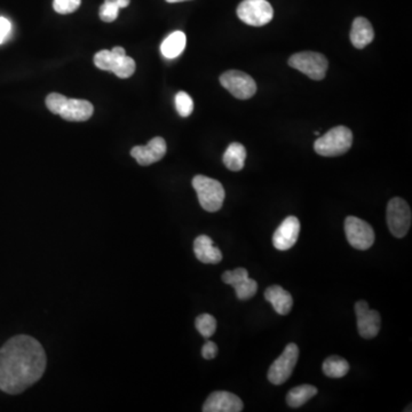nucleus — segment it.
<instances>
[{
    "label": "nucleus",
    "mask_w": 412,
    "mask_h": 412,
    "mask_svg": "<svg viewBox=\"0 0 412 412\" xmlns=\"http://www.w3.org/2000/svg\"><path fill=\"white\" fill-rule=\"evenodd\" d=\"M46 363L44 349L35 338H11L0 349V389L11 395L24 392L43 377Z\"/></svg>",
    "instance_id": "1"
},
{
    "label": "nucleus",
    "mask_w": 412,
    "mask_h": 412,
    "mask_svg": "<svg viewBox=\"0 0 412 412\" xmlns=\"http://www.w3.org/2000/svg\"><path fill=\"white\" fill-rule=\"evenodd\" d=\"M46 107L54 115L69 122H85L92 117L94 108L86 100L69 99L60 93H51L46 98Z\"/></svg>",
    "instance_id": "2"
},
{
    "label": "nucleus",
    "mask_w": 412,
    "mask_h": 412,
    "mask_svg": "<svg viewBox=\"0 0 412 412\" xmlns=\"http://www.w3.org/2000/svg\"><path fill=\"white\" fill-rule=\"evenodd\" d=\"M94 64L105 71H111L119 78L131 77L135 71V61L126 56L123 47H113V50H103L94 56Z\"/></svg>",
    "instance_id": "3"
},
{
    "label": "nucleus",
    "mask_w": 412,
    "mask_h": 412,
    "mask_svg": "<svg viewBox=\"0 0 412 412\" xmlns=\"http://www.w3.org/2000/svg\"><path fill=\"white\" fill-rule=\"evenodd\" d=\"M353 145V133L346 126H337L319 138L314 143L317 154L324 157H337L346 154Z\"/></svg>",
    "instance_id": "4"
},
{
    "label": "nucleus",
    "mask_w": 412,
    "mask_h": 412,
    "mask_svg": "<svg viewBox=\"0 0 412 412\" xmlns=\"http://www.w3.org/2000/svg\"><path fill=\"white\" fill-rule=\"evenodd\" d=\"M192 187L197 192L200 206L205 211L217 212L222 207L226 192L224 186L218 180L205 175H196L192 179Z\"/></svg>",
    "instance_id": "5"
},
{
    "label": "nucleus",
    "mask_w": 412,
    "mask_h": 412,
    "mask_svg": "<svg viewBox=\"0 0 412 412\" xmlns=\"http://www.w3.org/2000/svg\"><path fill=\"white\" fill-rule=\"evenodd\" d=\"M387 225L389 232L398 238H403L411 227V209L406 200L394 197L387 205Z\"/></svg>",
    "instance_id": "6"
},
{
    "label": "nucleus",
    "mask_w": 412,
    "mask_h": 412,
    "mask_svg": "<svg viewBox=\"0 0 412 412\" xmlns=\"http://www.w3.org/2000/svg\"><path fill=\"white\" fill-rule=\"evenodd\" d=\"M289 66L314 81H322L328 70V58L317 52H300L289 58Z\"/></svg>",
    "instance_id": "7"
},
{
    "label": "nucleus",
    "mask_w": 412,
    "mask_h": 412,
    "mask_svg": "<svg viewBox=\"0 0 412 412\" xmlns=\"http://www.w3.org/2000/svg\"><path fill=\"white\" fill-rule=\"evenodd\" d=\"M237 15L244 24L262 26L273 20L274 9L267 0H243L238 5Z\"/></svg>",
    "instance_id": "8"
},
{
    "label": "nucleus",
    "mask_w": 412,
    "mask_h": 412,
    "mask_svg": "<svg viewBox=\"0 0 412 412\" xmlns=\"http://www.w3.org/2000/svg\"><path fill=\"white\" fill-rule=\"evenodd\" d=\"M299 359V349L296 344L291 343L284 351L274 361L268 370V381L273 385H282L291 377L294 366Z\"/></svg>",
    "instance_id": "9"
},
{
    "label": "nucleus",
    "mask_w": 412,
    "mask_h": 412,
    "mask_svg": "<svg viewBox=\"0 0 412 412\" xmlns=\"http://www.w3.org/2000/svg\"><path fill=\"white\" fill-rule=\"evenodd\" d=\"M220 83L232 96L240 100L252 98L257 92L254 79L247 73L238 70H230L220 76Z\"/></svg>",
    "instance_id": "10"
},
{
    "label": "nucleus",
    "mask_w": 412,
    "mask_h": 412,
    "mask_svg": "<svg viewBox=\"0 0 412 412\" xmlns=\"http://www.w3.org/2000/svg\"><path fill=\"white\" fill-rule=\"evenodd\" d=\"M345 232L347 241L356 250H368L375 243V232L372 227L356 217L346 218Z\"/></svg>",
    "instance_id": "11"
},
{
    "label": "nucleus",
    "mask_w": 412,
    "mask_h": 412,
    "mask_svg": "<svg viewBox=\"0 0 412 412\" xmlns=\"http://www.w3.org/2000/svg\"><path fill=\"white\" fill-rule=\"evenodd\" d=\"M355 313H356L357 329L361 337L364 339L377 337V334L381 331V314L369 307L368 302L364 300L356 302Z\"/></svg>",
    "instance_id": "12"
},
{
    "label": "nucleus",
    "mask_w": 412,
    "mask_h": 412,
    "mask_svg": "<svg viewBox=\"0 0 412 412\" xmlns=\"http://www.w3.org/2000/svg\"><path fill=\"white\" fill-rule=\"evenodd\" d=\"M222 282L232 285L235 289L236 296L240 300H247L256 296L258 291V283L249 277V272L245 268H236L222 274Z\"/></svg>",
    "instance_id": "13"
},
{
    "label": "nucleus",
    "mask_w": 412,
    "mask_h": 412,
    "mask_svg": "<svg viewBox=\"0 0 412 412\" xmlns=\"http://www.w3.org/2000/svg\"><path fill=\"white\" fill-rule=\"evenodd\" d=\"M300 221L296 217H287L279 225L273 235V245L279 251L290 250L298 241Z\"/></svg>",
    "instance_id": "14"
},
{
    "label": "nucleus",
    "mask_w": 412,
    "mask_h": 412,
    "mask_svg": "<svg viewBox=\"0 0 412 412\" xmlns=\"http://www.w3.org/2000/svg\"><path fill=\"white\" fill-rule=\"evenodd\" d=\"M244 406L241 398L232 393L217 391L206 398L204 412H241Z\"/></svg>",
    "instance_id": "15"
},
{
    "label": "nucleus",
    "mask_w": 412,
    "mask_h": 412,
    "mask_svg": "<svg viewBox=\"0 0 412 412\" xmlns=\"http://www.w3.org/2000/svg\"><path fill=\"white\" fill-rule=\"evenodd\" d=\"M165 140L160 137L154 138L149 141L148 145H135L131 150L132 156L135 158L138 164L143 166L151 165L160 162L166 154Z\"/></svg>",
    "instance_id": "16"
},
{
    "label": "nucleus",
    "mask_w": 412,
    "mask_h": 412,
    "mask_svg": "<svg viewBox=\"0 0 412 412\" xmlns=\"http://www.w3.org/2000/svg\"><path fill=\"white\" fill-rule=\"evenodd\" d=\"M194 252L196 258L203 264H215L222 260V252L219 247L213 245V241L209 236L200 235L195 240Z\"/></svg>",
    "instance_id": "17"
},
{
    "label": "nucleus",
    "mask_w": 412,
    "mask_h": 412,
    "mask_svg": "<svg viewBox=\"0 0 412 412\" xmlns=\"http://www.w3.org/2000/svg\"><path fill=\"white\" fill-rule=\"evenodd\" d=\"M264 299L273 305L276 313L282 316L290 313L294 306V298L279 285H273L264 291Z\"/></svg>",
    "instance_id": "18"
},
{
    "label": "nucleus",
    "mask_w": 412,
    "mask_h": 412,
    "mask_svg": "<svg viewBox=\"0 0 412 412\" xmlns=\"http://www.w3.org/2000/svg\"><path fill=\"white\" fill-rule=\"evenodd\" d=\"M375 38V32L371 24L366 18H356L351 30V41L359 50L371 44Z\"/></svg>",
    "instance_id": "19"
},
{
    "label": "nucleus",
    "mask_w": 412,
    "mask_h": 412,
    "mask_svg": "<svg viewBox=\"0 0 412 412\" xmlns=\"http://www.w3.org/2000/svg\"><path fill=\"white\" fill-rule=\"evenodd\" d=\"M247 158V149L243 145L238 143H232L228 145V148L225 151L224 164L227 169L230 171H241L245 164Z\"/></svg>",
    "instance_id": "20"
},
{
    "label": "nucleus",
    "mask_w": 412,
    "mask_h": 412,
    "mask_svg": "<svg viewBox=\"0 0 412 412\" xmlns=\"http://www.w3.org/2000/svg\"><path fill=\"white\" fill-rule=\"evenodd\" d=\"M187 44L186 35L182 31L172 32L169 37L165 38L160 46L164 58H175L180 56Z\"/></svg>",
    "instance_id": "21"
},
{
    "label": "nucleus",
    "mask_w": 412,
    "mask_h": 412,
    "mask_svg": "<svg viewBox=\"0 0 412 412\" xmlns=\"http://www.w3.org/2000/svg\"><path fill=\"white\" fill-rule=\"evenodd\" d=\"M316 387L311 385H300V386L294 387L287 395V403L291 408H299L304 406L306 402L314 398L317 394Z\"/></svg>",
    "instance_id": "22"
},
{
    "label": "nucleus",
    "mask_w": 412,
    "mask_h": 412,
    "mask_svg": "<svg viewBox=\"0 0 412 412\" xmlns=\"http://www.w3.org/2000/svg\"><path fill=\"white\" fill-rule=\"evenodd\" d=\"M323 374L326 377L338 378L345 377L349 371V364L345 359L339 356H330L323 363Z\"/></svg>",
    "instance_id": "23"
},
{
    "label": "nucleus",
    "mask_w": 412,
    "mask_h": 412,
    "mask_svg": "<svg viewBox=\"0 0 412 412\" xmlns=\"http://www.w3.org/2000/svg\"><path fill=\"white\" fill-rule=\"evenodd\" d=\"M196 329L204 338H210L217 330V319L210 314H202L196 319Z\"/></svg>",
    "instance_id": "24"
},
{
    "label": "nucleus",
    "mask_w": 412,
    "mask_h": 412,
    "mask_svg": "<svg viewBox=\"0 0 412 412\" xmlns=\"http://www.w3.org/2000/svg\"><path fill=\"white\" fill-rule=\"evenodd\" d=\"M175 107L181 117H188L194 110V101L186 92H179L175 96Z\"/></svg>",
    "instance_id": "25"
},
{
    "label": "nucleus",
    "mask_w": 412,
    "mask_h": 412,
    "mask_svg": "<svg viewBox=\"0 0 412 412\" xmlns=\"http://www.w3.org/2000/svg\"><path fill=\"white\" fill-rule=\"evenodd\" d=\"M119 9L116 0H105L100 7V19L103 22H113L118 18Z\"/></svg>",
    "instance_id": "26"
},
{
    "label": "nucleus",
    "mask_w": 412,
    "mask_h": 412,
    "mask_svg": "<svg viewBox=\"0 0 412 412\" xmlns=\"http://www.w3.org/2000/svg\"><path fill=\"white\" fill-rule=\"evenodd\" d=\"M81 0H54L53 9L58 14H70L81 6Z\"/></svg>",
    "instance_id": "27"
},
{
    "label": "nucleus",
    "mask_w": 412,
    "mask_h": 412,
    "mask_svg": "<svg viewBox=\"0 0 412 412\" xmlns=\"http://www.w3.org/2000/svg\"><path fill=\"white\" fill-rule=\"evenodd\" d=\"M218 355V346L213 341H206L204 344L203 349H202V356L205 360H213L215 356Z\"/></svg>",
    "instance_id": "28"
},
{
    "label": "nucleus",
    "mask_w": 412,
    "mask_h": 412,
    "mask_svg": "<svg viewBox=\"0 0 412 412\" xmlns=\"http://www.w3.org/2000/svg\"><path fill=\"white\" fill-rule=\"evenodd\" d=\"M12 30V24L7 19L0 18V44L6 41Z\"/></svg>",
    "instance_id": "29"
},
{
    "label": "nucleus",
    "mask_w": 412,
    "mask_h": 412,
    "mask_svg": "<svg viewBox=\"0 0 412 412\" xmlns=\"http://www.w3.org/2000/svg\"><path fill=\"white\" fill-rule=\"evenodd\" d=\"M117 5L119 9H125L131 3V0H116Z\"/></svg>",
    "instance_id": "30"
},
{
    "label": "nucleus",
    "mask_w": 412,
    "mask_h": 412,
    "mask_svg": "<svg viewBox=\"0 0 412 412\" xmlns=\"http://www.w3.org/2000/svg\"><path fill=\"white\" fill-rule=\"evenodd\" d=\"M168 3L175 4V3H182V1H189V0H166Z\"/></svg>",
    "instance_id": "31"
}]
</instances>
